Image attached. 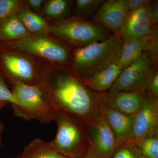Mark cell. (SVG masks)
<instances>
[{"mask_svg":"<svg viewBox=\"0 0 158 158\" xmlns=\"http://www.w3.org/2000/svg\"><path fill=\"white\" fill-rule=\"evenodd\" d=\"M40 85L55 111L75 116L87 123L99 112L102 93L90 90L70 70L45 69Z\"/></svg>","mask_w":158,"mask_h":158,"instance_id":"6da1fadb","label":"cell"},{"mask_svg":"<svg viewBox=\"0 0 158 158\" xmlns=\"http://www.w3.org/2000/svg\"><path fill=\"white\" fill-rule=\"evenodd\" d=\"M123 42L117 34L77 48L72 56L71 71L82 81L118 63Z\"/></svg>","mask_w":158,"mask_h":158,"instance_id":"7a4b0ae2","label":"cell"},{"mask_svg":"<svg viewBox=\"0 0 158 158\" xmlns=\"http://www.w3.org/2000/svg\"><path fill=\"white\" fill-rule=\"evenodd\" d=\"M57 126L55 138L50 142L60 154L68 158H81L88 149L86 126L80 118L69 113L56 111Z\"/></svg>","mask_w":158,"mask_h":158,"instance_id":"3957f363","label":"cell"},{"mask_svg":"<svg viewBox=\"0 0 158 158\" xmlns=\"http://www.w3.org/2000/svg\"><path fill=\"white\" fill-rule=\"evenodd\" d=\"M51 32L77 48L104 40L110 31L95 23L77 17L62 19L51 27Z\"/></svg>","mask_w":158,"mask_h":158,"instance_id":"277c9868","label":"cell"},{"mask_svg":"<svg viewBox=\"0 0 158 158\" xmlns=\"http://www.w3.org/2000/svg\"><path fill=\"white\" fill-rule=\"evenodd\" d=\"M11 90L24 108L30 120L34 119L44 124L55 121L56 111L39 85L12 82Z\"/></svg>","mask_w":158,"mask_h":158,"instance_id":"5b68a950","label":"cell"},{"mask_svg":"<svg viewBox=\"0 0 158 158\" xmlns=\"http://www.w3.org/2000/svg\"><path fill=\"white\" fill-rule=\"evenodd\" d=\"M2 48L25 52L59 64L71 58L68 49L57 41L41 35H30L23 39L2 44Z\"/></svg>","mask_w":158,"mask_h":158,"instance_id":"8992f818","label":"cell"},{"mask_svg":"<svg viewBox=\"0 0 158 158\" xmlns=\"http://www.w3.org/2000/svg\"><path fill=\"white\" fill-rule=\"evenodd\" d=\"M158 69L147 53L143 52L137 61L122 70L108 92L147 91Z\"/></svg>","mask_w":158,"mask_h":158,"instance_id":"52a82bcc","label":"cell"},{"mask_svg":"<svg viewBox=\"0 0 158 158\" xmlns=\"http://www.w3.org/2000/svg\"><path fill=\"white\" fill-rule=\"evenodd\" d=\"M88 149L102 158H110L118 145L100 112L86 123Z\"/></svg>","mask_w":158,"mask_h":158,"instance_id":"ba28073f","label":"cell"},{"mask_svg":"<svg viewBox=\"0 0 158 158\" xmlns=\"http://www.w3.org/2000/svg\"><path fill=\"white\" fill-rule=\"evenodd\" d=\"M0 64L11 83L19 81L30 84L39 85L40 73L37 72L31 60L21 55L0 51Z\"/></svg>","mask_w":158,"mask_h":158,"instance_id":"9c48e42d","label":"cell"},{"mask_svg":"<svg viewBox=\"0 0 158 158\" xmlns=\"http://www.w3.org/2000/svg\"><path fill=\"white\" fill-rule=\"evenodd\" d=\"M158 133V98L149 91L138 112L134 115L131 141L137 145L144 138Z\"/></svg>","mask_w":158,"mask_h":158,"instance_id":"30bf717a","label":"cell"},{"mask_svg":"<svg viewBox=\"0 0 158 158\" xmlns=\"http://www.w3.org/2000/svg\"><path fill=\"white\" fill-rule=\"evenodd\" d=\"M130 11L126 0L104 1L92 18L91 22L118 34Z\"/></svg>","mask_w":158,"mask_h":158,"instance_id":"8fae6325","label":"cell"},{"mask_svg":"<svg viewBox=\"0 0 158 158\" xmlns=\"http://www.w3.org/2000/svg\"><path fill=\"white\" fill-rule=\"evenodd\" d=\"M151 2L144 7L130 12L123 27L117 34L123 42L148 35L156 27L153 26L152 21Z\"/></svg>","mask_w":158,"mask_h":158,"instance_id":"7c38bea8","label":"cell"},{"mask_svg":"<svg viewBox=\"0 0 158 158\" xmlns=\"http://www.w3.org/2000/svg\"><path fill=\"white\" fill-rule=\"evenodd\" d=\"M148 91H117L102 93L105 105L114 110L128 115H134L140 109Z\"/></svg>","mask_w":158,"mask_h":158,"instance_id":"4fadbf2b","label":"cell"},{"mask_svg":"<svg viewBox=\"0 0 158 158\" xmlns=\"http://www.w3.org/2000/svg\"><path fill=\"white\" fill-rule=\"evenodd\" d=\"M100 112L104 117L118 144L131 141L134 115H128L108 107L102 101Z\"/></svg>","mask_w":158,"mask_h":158,"instance_id":"5bb4252c","label":"cell"},{"mask_svg":"<svg viewBox=\"0 0 158 158\" xmlns=\"http://www.w3.org/2000/svg\"><path fill=\"white\" fill-rule=\"evenodd\" d=\"M122 70L116 63L83 82L89 89L94 92L106 93L112 87Z\"/></svg>","mask_w":158,"mask_h":158,"instance_id":"9a60e30c","label":"cell"},{"mask_svg":"<svg viewBox=\"0 0 158 158\" xmlns=\"http://www.w3.org/2000/svg\"><path fill=\"white\" fill-rule=\"evenodd\" d=\"M31 35L17 14L0 24V42L2 43L23 39Z\"/></svg>","mask_w":158,"mask_h":158,"instance_id":"2e32d148","label":"cell"},{"mask_svg":"<svg viewBox=\"0 0 158 158\" xmlns=\"http://www.w3.org/2000/svg\"><path fill=\"white\" fill-rule=\"evenodd\" d=\"M150 37L146 36L123 42L118 64L123 70L139 59L143 52L144 46Z\"/></svg>","mask_w":158,"mask_h":158,"instance_id":"e0dca14e","label":"cell"},{"mask_svg":"<svg viewBox=\"0 0 158 158\" xmlns=\"http://www.w3.org/2000/svg\"><path fill=\"white\" fill-rule=\"evenodd\" d=\"M29 158H68L53 148L50 142L35 138L26 145L23 152Z\"/></svg>","mask_w":158,"mask_h":158,"instance_id":"ac0fdd59","label":"cell"},{"mask_svg":"<svg viewBox=\"0 0 158 158\" xmlns=\"http://www.w3.org/2000/svg\"><path fill=\"white\" fill-rule=\"evenodd\" d=\"M22 9L18 12V16L30 33L44 34L51 32L50 26L42 17L28 9Z\"/></svg>","mask_w":158,"mask_h":158,"instance_id":"d6986e66","label":"cell"},{"mask_svg":"<svg viewBox=\"0 0 158 158\" xmlns=\"http://www.w3.org/2000/svg\"><path fill=\"white\" fill-rule=\"evenodd\" d=\"M0 102L10 103L12 106L15 114L26 120H30V117L19 102L18 100L12 90L7 87L0 73Z\"/></svg>","mask_w":158,"mask_h":158,"instance_id":"ffe728a7","label":"cell"},{"mask_svg":"<svg viewBox=\"0 0 158 158\" xmlns=\"http://www.w3.org/2000/svg\"><path fill=\"white\" fill-rule=\"evenodd\" d=\"M72 3L69 0H50L44 7L43 13L50 18H63L69 14Z\"/></svg>","mask_w":158,"mask_h":158,"instance_id":"44dd1931","label":"cell"},{"mask_svg":"<svg viewBox=\"0 0 158 158\" xmlns=\"http://www.w3.org/2000/svg\"><path fill=\"white\" fill-rule=\"evenodd\" d=\"M103 0H77L75 5V17L86 19L95 14Z\"/></svg>","mask_w":158,"mask_h":158,"instance_id":"7402d4cb","label":"cell"},{"mask_svg":"<svg viewBox=\"0 0 158 158\" xmlns=\"http://www.w3.org/2000/svg\"><path fill=\"white\" fill-rule=\"evenodd\" d=\"M110 158H146L138 145L131 141L118 144Z\"/></svg>","mask_w":158,"mask_h":158,"instance_id":"603a6c76","label":"cell"},{"mask_svg":"<svg viewBox=\"0 0 158 158\" xmlns=\"http://www.w3.org/2000/svg\"><path fill=\"white\" fill-rule=\"evenodd\" d=\"M146 158H158V133L147 136L138 144Z\"/></svg>","mask_w":158,"mask_h":158,"instance_id":"cb8c5ba5","label":"cell"},{"mask_svg":"<svg viewBox=\"0 0 158 158\" xmlns=\"http://www.w3.org/2000/svg\"><path fill=\"white\" fill-rule=\"evenodd\" d=\"M23 2L19 0H0V24L17 14L22 9Z\"/></svg>","mask_w":158,"mask_h":158,"instance_id":"d4e9b609","label":"cell"},{"mask_svg":"<svg viewBox=\"0 0 158 158\" xmlns=\"http://www.w3.org/2000/svg\"><path fill=\"white\" fill-rule=\"evenodd\" d=\"M150 37L144 46L143 52L149 55L153 65L156 69L158 66V26L155 27L150 33Z\"/></svg>","mask_w":158,"mask_h":158,"instance_id":"484cf974","label":"cell"},{"mask_svg":"<svg viewBox=\"0 0 158 158\" xmlns=\"http://www.w3.org/2000/svg\"><path fill=\"white\" fill-rule=\"evenodd\" d=\"M150 2V0H126L130 12L144 7Z\"/></svg>","mask_w":158,"mask_h":158,"instance_id":"4316f807","label":"cell"},{"mask_svg":"<svg viewBox=\"0 0 158 158\" xmlns=\"http://www.w3.org/2000/svg\"><path fill=\"white\" fill-rule=\"evenodd\" d=\"M151 15L154 26H157L158 23V1H152L151 4Z\"/></svg>","mask_w":158,"mask_h":158,"instance_id":"83f0119b","label":"cell"},{"mask_svg":"<svg viewBox=\"0 0 158 158\" xmlns=\"http://www.w3.org/2000/svg\"><path fill=\"white\" fill-rule=\"evenodd\" d=\"M150 94L153 97L158 98V72H156L153 77L150 84Z\"/></svg>","mask_w":158,"mask_h":158,"instance_id":"f1b7e54d","label":"cell"},{"mask_svg":"<svg viewBox=\"0 0 158 158\" xmlns=\"http://www.w3.org/2000/svg\"><path fill=\"white\" fill-rule=\"evenodd\" d=\"M44 2L43 0H28L27 2L34 11H39L42 8Z\"/></svg>","mask_w":158,"mask_h":158,"instance_id":"f546056e","label":"cell"},{"mask_svg":"<svg viewBox=\"0 0 158 158\" xmlns=\"http://www.w3.org/2000/svg\"><path fill=\"white\" fill-rule=\"evenodd\" d=\"M81 158H102L99 156L97 155L95 153H94L92 151L89 150L88 149V151L87 152L85 153L84 156Z\"/></svg>","mask_w":158,"mask_h":158,"instance_id":"4dcf8cb0","label":"cell"},{"mask_svg":"<svg viewBox=\"0 0 158 158\" xmlns=\"http://www.w3.org/2000/svg\"><path fill=\"white\" fill-rule=\"evenodd\" d=\"M4 130V125L3 123L0 121V147L2 144V135Z\"/></svg>","mask_w":158,"mask_h":158,"instance_id":"1f68e13d","label":"cell"},{"mask_svg":"<svg viewBox=\"0 0 158 158\" xmlns=\"http://www.w3.org/2000/svg\"><path fill=\"white\" fill-rule=\"evenodd\" d=\"M8 103L5 102H0V110L5 106Z\"/></svg>","mask_w":158,"mask_h":158,"instance_id":"d6a6232c","label":"cell"},{"mask_svg":"<svg viewBox=\"0 0 158 158\" xmlns=\"http://www.w3.org/2000/svg\"><path fill=\"white\" fill-rule=\"evenodd\" d=\"M14 158H29L27 156L26 154H25L23 152H22L21 154L19 156H18L17 157H15Z\"/></svg>","mask_w":158,"mask_h":158,"instance_id":"836d02e7","label":"cell"}]
</instances>
